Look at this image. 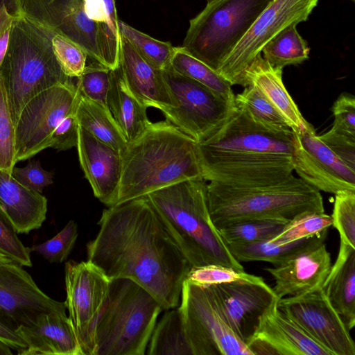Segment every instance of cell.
<instances>
[{
  "mask_svg": "<svg viewBox=\"0 0 355 355\" xmlns=\"http://www.w3.org/2000/svg\"><path fill=\"white\" fill-rule=\"evenodd\" d=\"M96 237L87 243V261L110 279H129L164 310L179 306L191 268L164 227L146 196L103 210Z\"/></svg>",
  "mask_w": 355,
  "mask_h": 355,
  "instance_id": "cell-1",
  "label": "cell"
},
{
  "mask_svg": "<svg viewBox=\"0 0 355 355\" xmlns=\"http://www.w3.org/2000/svg\"><path fill=\"white\" fill-rule=\"evenodd\" d=\"M202 178L231 187H256L293 175V132L254 124L236 105L221 127L197 143Z\"/></svg>",
  "mask_w": 355,
  "mask_h": 355,
  "instance_id": "cell-2",
  "label": "cell"
},
{
  "mask_svg": "<svg viewBox=\"0 0 355 355\" xmlns=\"http://www.w3.org/2000/svg\"><path fill=\"white\" fill-rule=\"evenodd\" d=\"M116 204L168 185L201 178L197 142L168 121L152 123L121 153Z\"/></svg>",
  "mask_w": 355,
  "mask_h": 355,
  "instance_id": "cell-3",
  "label": "cell"
},
{
  "mask_svg": "<svg viewBox=\"0 0 355 355\" xmlns=\"http://www.w3.org/2000/svg\"><path fill=\"white\" fill-rule=\"evenodd\" d=\"M207 186L202 178L188 179L146 196L191 268L216 264L244 270L211 221Z\"/></svg>",
  "mask_w": 355,
  "mask_h": 355,
  "instance_id": "cell-4",
  "label": "cell"
},
{
  "mask_svg": "<svg viewBox=\"0 0 355 355\" xmlns=\"http://www.w3.org/2000/svg\"><path fill=\"white\" fill-rule=\"evenodd\" d=\"M51 35V31L15 8L7 51L0 67L15 125L23 107L35 96L72 80L57 60Z\"/></svg>",
  "mask_w": 355,
  "mask_h": 355,
  "instance_id": "cell-5",
  "label": "cell"
},
{
  "mask_svg": "<svg viewBox=\"0 0 355 355\" xmlns=\"http://www.w3.org/2000/svg\"><path fill=\"white\" fill-rule=\"evenodd\" d=\"M207 190L210 217L218 230L248 220H290L304 211H324L320 191L293 175L278 183L257 187L209 182Z\"/></svg>",
  "mask_w": 355,
  "mask_h": 355,
  "instance_id": "cell-6",
  "label": "cell"
},
{
  "mask_svg": "<svg viewBox=\"0 0 355 355\" xmlns=\"http://www.w3.org/2000/svg\"><path fill=\"white\" fill-rule=\"evenodd\" d=\"M157 300L136 282L110 279L94 334V355H144L158 315Z\"/></svg>",
  "mask_w": 355,
  "mask_h": 355,
  "instance_id": "cell-7",
  "label": "cell"
},
{
  "mask_svg": "<svg viewBox=\"0 0 355 355\" xmlns=\"http://www.w3.org/2000/svg\"><path fill=\"white\" fill-rule=\"evenodd\" d=\"M272 0H215L190 20L182 47L217 72Z\"/></svg>",
  "mask_w": 355,
  "mask_h": 355,
  "instance_id": "cell-8",
  "label": "cell"
},
{
  "mask_svg": "<svg viewBox=\"0 0 355 355\" xmlns=\"http://www.w3.org/2000/svg\"><path fill=\"white\" fill-rule=\"evenodd\" d=\"M14 3L26 17L65 37L89 58L110 67L116 50L107 26L87 16L85 0H14Z\"/></svg>",
  "mask_w": 355,
  "mask_h": 355,
  "instance_id": "cell-9",
  "label": "cell"
},
{
  "mask_svg": "<svg viewBox=\"0 0 355 355\" xmlns=\"http://www.w3.org/2000/svg\"><path fill=\"white\" fill-rule=\"evenodd\" d=\"M179 305L193 355H252L227 323L209 285L185 279Z\"/></svg>",
  "mask_w": 355,
  "mask_h": 355,
  "instance_id": "cell-10",
  "label": "cell"
},
{
  "mask_svg": "<svg viewBox=\"0 0 355 355\" xmlns=\"http://www.w3.org/2000/svg\"><path fill=\"white\" fill-rule=\"evenodd\" d=\"M175 107L162 111L166 120L197 143L216 132L225 123L235 103H230L199 83L170 66L162 70Z\"/></svg>",
  "mask_w": 355,
  "mask_h": 355,
  "instance_id": "cell-11",
  "label": "cell"
},
{
  "mask_svg": "<svg viewBox=\"0 0 355 355\" xmlns=\"http://www.w3.org/2000/svg\"><path fill=\"white\" fill-rule=\"evenodd\" d=\"M319 0H272L225 57L217 73L232 86L246 87L245 73L264 45L291 24L307 20Z\"/></svg>",
  "mask_w": 355,
  "mask_h": 355,
  "instance_id": "cell-12",
  "label": "cell"
},
{
  "mask_svg": "<svg viewBox=\"0 0 355 355\" xmlns=\"http://www.w3.org/2000/svg\"><path fill=\"white\" fill-rule=\"evenodd\" d=\"M80 94L72 80L55 85L35 96L23 107L15 123L17 162L49 148L60 121L76 112Z\"/></svg>",
  "mask_w": 355,
  "mask_h": 355,
  "instance_id": "cell-13",
  "label": "cell"
},
{
  "mask_svg": "<svg viewBox=\"0 0 355 355\" xmlns=\"http://www.w3.org/2000/svg\"><path fill=\"white\" fill-rule=\"evenodd\" d=\"M64 302L84 355H94L95 329L105 304L110 279L89 261L65 263Z\"/></svg>",
  "mask_w": 355,
  "mask_h": 355,
  "instance_id": "cell-14",
  "label": "cell"
},
{
  "mask_svg": "<svg viewBox=\"0 0 355 355\" xmlns=\"http://www.w3.org/2000/svg\"><path fill=\"white\" fill-rule=\"evenodd\" d=\"M279 310L331 355H355V344L343 319L323 289L280 298Z\"/></svg>",
  "mask_w": 355,
  "mask_h": 355,
  "instance_id": "cell-15",
  "label": "cell"
},
{
  "mask_svg": "<svg viewBox=\"0 0 355 355\" xmlns=\"http://www.w3.org/2000/svg\"><path fill=\"white\" fill-rule=\"evenodd\" d=\"M293 163L300 178L318 191H355V170L337 157L315 131L293 133Z\"/></svg>",
  "mask_w": 355,
  "mask_h": 355,
  "instance_id": "cell-16",
  "label": "cell"
},
{
  "mask_svg": "<svg viewBox=\"0 0 355 355\" xmlns=\"http://www.w3.org/2000/svg\"><path fill=\"white\" fill-rule=\"evenodd\" d=\"M67 309L64 302L49 297L19 264H0V320L15 330L40 313Z\"/></svg>",
  "mask_w": 355,
  "mask_h": 355,
  "instance_id": "cell-17",
  "label": "cell"
},
{
  "mask_svg": "<svg viewBox=\"0 0 355 355\" xmlns=\"http://www.w3.org/2000/svg\"><path fill=\"white\" fill-rule=\"evenodd\" d=\"M209 286L227 323L245 344L261 316L279 300L262 277Z\"/></svg>",
  "mask_w": 355,
  "mask_h": 355,
  "instance_id": "cell-18",
  "label": "cell"
},
{
  "mask_svg": "<svg viewBox=\"0 0 355 355\" xmlns=\"http://www.w3.org/2000/svg\"><path fill=\"white\" fill-rule=\"evenodd\" d=\"M277 302L261 316L254 334L246 343L252 355H331L282 312Z\"/></svg>",
  "mask_w": 355,
  "mask_h": 355,
  "instance_id": "cell-19",
  "label": "cell"
},
{
  "mask_svg": "<svg viewBox=\"0 0 355 355\" xmlns=\"http://www.w3.org/2000/svg\"><path fill=\"white\" fill-rule=\"evenodd\" d=\"M76 147L94 196L108 207L116 205L122 171L121 153L80 126Z\"/></svg>",
  "mask_w": 355,
  "mask_h": 355,
  "instance_id": "cell-20",
  "label": "cell"
},
{
  "mask_svg": "<svg viewBox=\"0 0 355 355\" xmlns=\"http://www.w3.org/2000/svg\"><path fill=\"white\" fill-rule=\"evenodd\" d=\"M66 309L41 313L32 321L17 327L15 332L26 345L17 354L84 355Z\"/></svg>",
  "mask_w": 355,
  "mask_h": 355,
  "instance_id": "cell-21",
  "label": "cell"
},
{
  "mask_svg": "<svg viewBox=\"0 0 355 355\" xmlns=\"http://www.w3.org/2000/svg\"><path fill=\"white\" fill-rule=\"evenodd\" d=\"M331 266V254L324 242L284 264L265 270L273 277L275 284L272 289L280 299L302 295L321 288Z\"/></svg>",
  "mask_w": 355,
  "mask_h": 355,
  "instance_id": "cell-22",
  "label": "cell"
},
{
  "mask_svg": "<svg viewBox=\"0 0 355 355\" xmlns=\"http://www.w3.org/2000/svg\"><path fill=\"white\" fill-rule=\"evenodd\" d=\"M119 67L127 87L146 106L161 112L175 107L162 71L146 61L122 37Z\"/></svg>",
  "mask_w": 355,
  "mask_h": 355,
  "instance_id": "cell-23",
  "label": "cell"
},
{
  "mask_svg": "<svg viewBox=\"0 0 355 355\" xmlns=\"http://www.w3.org/2000/svg\"><path fill=\"white\" fill-rule=\"evenodd\" d=\"M246 85L257 88L274 106L294 134L315 131L302 115L282 80V69L274 68L259 54L245 73Z\"/></svg>",
  "mask_w": 355,
  "mask_h": 355,
  "instance_id": "cell-24",
  "label": "cell"
},
{
  "mask_svg": "<svg viewBox=\"0 0 355 355\" xmlns=\"http://www.w3.org/2000/svg\"><path fill=\"white\" fill-rule=\"evenodd\" d=\"M0 209L17 234H26L39 229L46 220L47 200L0 170Z\"/></svg>",
  "mask_w": 355,
  "mask_h": 355,
  "instance_id": "cell-25",
  "label": "cell"
},
{
  "mask_svg": "<svg viewBox=\"0 0 355 355\" xmlns=\"http://www.w3.org/2000/svg\"><path fill=\"white\" fill-rule=\"evenodd\" d=\"M330 303L351 330L355 325V248L342 241L322 286Z\"/></svg>",
  "mask_w": 355,
  "mask_h": 355,
  "instance_id": "cell-26",
  "label": "cell"
},
{
  "mask_svg": "<svg viewBox=\"0 0 355 355\" xmlns=\"http://www.w3.org/2000/svg\"><path fill=\"white\" fill-rule=\"evenodd\" d=\"M107 106L128 142L138 137L150 123L148 107L128 89L119 66L111 70Z\"/></svg>",
  "mask_w": 355,
  "mask_h": 355,
  "instance_id": "cell-27",
  "label": "cell"
},
{
  "mask_svg": "<svg viewBox=\"0 0 355 355\" xmlns=\"http://www.w3.org/2000/svg\"><path fill=\"white\" fill-rule=\"evenodd\" d=\"M328 230L322 233L292 243L278 244L268 240L247 244L226 243L233 257L241 261H260L273 266L284 264L298 254L324 242Z\"/></svg>",
  "mask_w": 355,
  "mask_h": 355,
  "instance_id": "cell-28",
  "label": "cell"
},
{
  "mask_svg": "<svg viewBox=\"0 0 355 355\" xmlns=\"http://www.w3.org/2000/svg\"><path fill=\"white\" fill-rule=\"evenodd\" d=\"M76 115L80 127L120 153L128 141L108 108L80 95Z\"/></svg>",
  "mask_w": 355,
  "mask_h": 355,
  "instance_id": "cell-29",
  "label": "cell"
},
{
  "mask_svg": "<svg viewBox=\"0 0 355 355\" xmlns=\"http://www.w3.org/2000/svg\"><path fill=\"white\" fill-rule=\"evenodd\" d=\"M166 311L155 325L148 355H193L179 308Z\"/></svg>",
  "mask_w": 355,
  "mask_h": 355,
  "instance_id": "cell-30",
  "label": "cell"
},
{
  "mask_svg": "<svg viewBox=\"0 0 355 355\" xmlns=\"http://www.w3.org/2000/svg\"><path fill=\"white\" fill-rule=\"evenodd\" d=\"M171 67L178 73L202 85L221 99L235 103L232 85L215 70L189 54L182 46L175 47Z\"/></svg>",
  "mask_w": 355,
  "mask_h": 355,
  "instance_id": "cell-31",
  "label": "cell"
},
{
  "mask_svg": "<svg viewBox=\"0 0 355 355\" xmlns=\"http://www.w3.org/2000/svg\"><path fill=\"white\" fill-rule=\"evenodd\" d=\"M235 105L256 125L275 134H291L285 120L254 86L248 85L235 96Z\"/></svg>",
  "mask_w": 355,
  "mask_h": 355,
  "instance_id": "cell-32",
  "label": "cell"
},
{
  "mask_svg": "<svg viewBox=\"0 0 355 355\" xmlns=\"http://www.w3.org/2000/svg\"><path fill=\"white\" fill-rule=\"evenodd\" d=\"M295 24H291L270 40L263 47V58L274 68L298 64L309 58V48Z\"/></svg>",
  "mask_w": 355,
  "mask_h": 355,
  "instance_id": "cell-33",
  "label": "cell"
},
{
  "mask_svg": "<svg viewBox=\"0 0 355 355\" xmlns=\"http://www.w3.org/2000/svg\"><path fill=\"white\" fill-rule=\"evenodd\" d=\"M288 221L283 218L248 220L231 224L218 231L225 243L247 244L272 239Z\"/></svg>",
  "mask_w": 355,
  "mask_h": 355,
  "instance_id": "cell-34",
  "label": "cell"
},
{
  "mask_svg": "<svg viewBox=\"0 0 355 355\" xmlns=\"http://www.w3.org/2000/svg\"><path fill=\"white\" fill-rule=\"evenodd\" d=\"M119 24L121 36L146 61L162 71L171 66L175 51L171 43L153 38L122 21Z\"/></svg>",
  "mask_w": 355,
  "mask_h": 355,
  "instance_id": "cell-35",
  "label": "cell"
},
{
  "mask_svg": "<svg viewBox=\"0 0 355 355\" xmlns=\"http://www.w3.org/2000/svg\"><path fill=\"white\" fill-rule=\"evenodd\" d=\"M332 226L331 216L320 211H304L291 219L272 243L286 244L318 235Z\"/></svg>",
  "mask_w": 355,
  "mask_h": 355,
  "instance_id": "cell-36",
  "label": "cell"
},
{
  "mask_svg": "<svg viewBox=\"0 0 355 355\" xmlns=\"http://www.w3.org/2000/svg\"><path fill=\"white\" fill-rule=\"evenodd\" d=\"M16 163L15 125L0 77V170L11 173Z\"/></svg>",
  "mask_w": 355,
  "mask_h": 355,
  "instance_id": "cell-37",
  "label": "cell"
},
{
  "mask_svg": "<svg viewBox=\"0 0 355 355\" xmlns=\"http://www.w3.org/2000/svg\"><path fill=\"white\" fill-rule=\"evenodd\" d=\"M111 70L95 60L87 64L82 74L76 78V86L80 95L107 107Z\"/></svg>",
  "mask_w": 355,
  "mask_h": 355,
  "instance_id": "cell-38",
  "label": "cell"
},
{
  "mask_svg": "<svg viewBox=\"0 0 355 355\" xmlns=\"http://www.w3.org/2000/svg\"><path fill=\"white\" fill-rule=\"evenodd\" d=\"M78 235V225L71 220L55 236L29 248L31 252L38 253L49 263H62L74 247Z\"/></svg>",
  "mask_w": 355,
  "mask_h": 355,
  "instance_id": "cell-39",
  "label": "cell"
},
{
  "mask_svg": "<svg viewBox=\"0 0 355 355\" xmlns=\"http://www.w3.org/2000/svg\"><path fill=\"white\" fill-rule=\"evenodd\" d=\"M331 218L340 241L355 248V191L335 194Z\"/></svg>",
  "mask_w": 355,
  "mask_h": 355,
  "instance_id": "cell-40",
  "label": "cell"
},
{
  "mask_svg": "<svg viewBox=\"0 0 355 355\" xmlns=\"http://www.w3.org/2000/svg\"><path fill=\"white\" fill-rule=\"evenodd\" d=\"M51 32L53 52L63 72L71 78L79 77L87 65V54L69 39Z\"/></svg>",
  "mask_w": 355,
  "mask_h": 355,
  "instance_id": "cell-41",
  "label": "cell"
},
{
  "mask_svg": "<svg viewBox=\"0 0 355 355\" xmlns=\"http://www.w3.org/2000/svg\"><path fill=\"white\" fill-rule=\"evenodd\" d=\"M261 277L238 270L233 268L211 264L199 267H193L189 271L185 279L191 283L209 286L236 281H254Z\"/></svg>",
  "mask_w": 355,
  "mask_h": 355,
  "instance_id": "cell-42",
  "label": "cell"
},
{
  "mask_svg": "<svg viewBox=\"0 0 355 355\" xmlns=\"http://www.w3.org/2000/svg\"><path fill=\"white\" fill-rule=\"evenodd\" d=\"M0 253L21 266H32L30 248L19 240L15 228L1 209Z\"/></svg>",
  "mask_w": 355,
  "mask_h": 355,
  "instance_id": "cell-43",
  "label": "cell"
},
{
  "mask_svg": "<svg viewBox=\"0 0 355 355\" xmlns=\"http://www.w3.org/2000/svg\"><path fill=\"white\" fill-rule=\"evenodd\" d=\"M11 174L26 188L40 193L53 184V173L44 170L37 160H31L22 168L14 167Z\"/></svg>",
  "mask_w": 355,
  "mask_h": 355,
  "instance_id": "cell-44",
  "label": "cell"
},
{
  "mask_svg": "<svg viewBox=\"0 0 355 355\" xmlns=\"http://www.w3.org/2000/svg\"><path fill=\"white\" fill-rule=\"evenodd\" d=\"M319 138L351 168L355 170V137L331 128Z\"/></svg>",
  "mask_w": 355,
  "mask_h": 355,
  "instance_id": "cell-45",
  "label": "cell"
},
{
  "mask_svg": "<svg viewBox=\"0 0 355 355\" xmlns=\"http://www.w3.org/2000/svg\"><path fill=\"white\" fill-rule=\"evenodd\" d=\"M334 121L331 128L339 132L355 137V98L343 93L332 107Z\"/></svg>",
  "mask_w": 355,
  "mask_h": 355,
  "instance_id": "cell-46",
  "label": "cell"
},
{
  "mask_svg": "<svg viewBox=\"0 0 355 355\" xmlns=\"http://www.w3.org/2000/svg\"><path fill=\"white\" fill-rule=\"evenodd\" d=\"M76 112L64 116L53 130L49 148L57 150H66L77 146L78 122Z\"/></svg>",
  "mask_w": 355,
  "mask_h": 355,
  "instance_id": "cell-47",
  "label": "cell"
},
{
  "mask_svg": "<svg viewBox=\"0 0 355 355\" xmlns=\"http://www.w3.org/2000/svg\"><path fill=\"white\" fill-rule=\"evenodd\" d=\"M0 340L8 345L12 350L17 351V352L26 347V345L15 331L1 320Z\"/></svg>",
  "mask_w": 355,
  "mask_h": 355,
  "instance_id": "cell-48",
  "label": "cell"
},
{
  "mask_svg": "<svg viewBox=\"0 0 355 355\" xmlns=\"http://www.w3.org/2000/svg\"><path fill=\"white\" fill-rule=\"evenodd\" d=\"M15 6L13 0H4L0 3V31L12 18Z\"/></svg>",
  "mask_w": 355,
  "mask_h": 355,
  "instance_id": "cell-49",
  "label": "cell"
},
{
  "mask_svg": "<svg viewBox=\"0 0 355 355\" xmlns=\"http://www.w3.org/2000/svg\"><path fill=\"white\" fill-rule=\"evenodd\" d=\"M12 19L6 22L0 31V67L8 49Z\"/></svg>",
  "mask_w": 355,
  "mask_h": 355,
  "instance_id": "cell-50",
  "label": "cell"
},
{
  "mask_svg": "<svg viewBox=\"0 0 355 355\" xmlns=\"http://www.w3.org/2000/svg\"><path fill=\"white\" fill-rule=\"evenodd\" d=\"M12 349L0 340V355H12Z\"/></svg>",
  "mask_w": 355,
  "mask_h": 355,
  "instance_id": "cell-51",
  "label": "cell"
},
{
  "mask_svg": "<svg viewBox=\"0 0 355 355\" xmlns=\"http://www.w3.org/2000/svg\"><path fill=\"white\" fill-rule=\"evenodd\" d=\"M10 261H12L10 258H8V257L0 253V264L8 263Z\"/></svg>",
  "mask_w": 355,
  "mask_h": 355,
  "instance_id": "cell-52",
  "label": "cell"
},
{
  "mask_svg": "<svg viewBox=\"0 0 355 355\" xmlns=\"http://www.w3.org/2000/svg\"><path fill=\"white\" fill-rule=\"evenodd\" d=\"M206 1H207V3H211V2H212V1H215V0H206Z\"/></svg>",
  "mask_w": 355,
  "mask_h": 355,
  "instance_id": "cell-53",
  "label": "cell"
},
{
  "mask_svg": "<svg viewBox=\"0 0 355 355\" xmlns=\"http://www.w3.org/2000/svg\"><path fill=\"white\" fill-rule=\"evenodd\" d=\"M4 1V0H0V3H1L2 1Z\"/></svg>",
  "mask_w": 355,
  "mask_h": 355,
  "instance_id": "cell-54",
  "label": "cell"
},
{
  "mask_svg": "<svg viewBox=\"0 0 355 355\" xmlns=\"http://www.w3.org/2000/svg\"><path fill=\"white\" fill-rule=\"evenodd\" d=\"M352 1H354V0H352Z\"/></svg>",
  "mask_w": 355,
  "mask_h": 355,
  "instance_id": "cell-55",
  "label": "cell"
}]
</instances>
